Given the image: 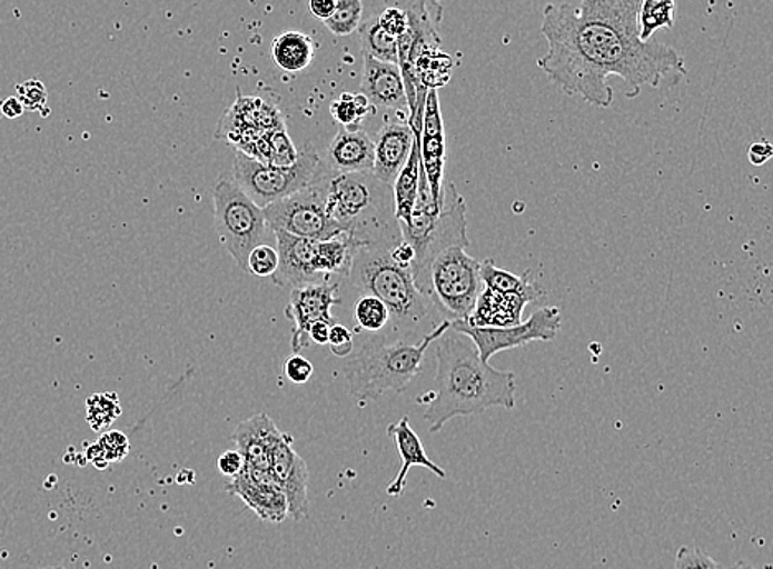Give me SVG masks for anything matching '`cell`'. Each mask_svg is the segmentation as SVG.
<instances>
[{
    "mask_svg": "<svg viewBox=\"0 0 773 569\" xmlns=\"http://www.w3.org/2000/svg\"><path fill=\"white\" fill-rule=\"evenodd\" d=\"M375 159L373 139L365 130H345L341 127L335 139L328 146L324 162L337 173H357V171H371Z\"/></svg>",
    "mask_w": 773,
    "mask_h": 569,
    "instance_id": "cell-21",
    "label": "cell"
},
{
    "mask_svg": "<svg viewBox=\"0 0 773 569\" xmlns=\"http://www.w3.org/2000/svg\"><path fill=\"white\" fill-rule=\"evenodd\" d=\"M272 232L279 253V266L271 277L274 284L293 290L327 283L317 262V241L296 238L283 231Z\"/></svg>",
    "mask_w": 773,
    "mask_h": 569,
    "instance_id": "cell-14",
    "label": "cell"
},
{
    "mask_svg": "<svg viewBox=\"0 0 773 569\" xmlns=\"http://www.w3.org/2000/svg\"><path fill=\"white\" fill-rule=\"evenodd\" d=\"M453 321H440L419 341L386 339L385 336H366L357 351L351 352L345 366V379L351 396L358 402L381 399L385 393L405 392L406 387L420 372L427 349L443 338Z\"/></svg>",
    "mask_w": 773,
    "mask_h": 569,
    "instance_id": "cell-4",
    "label": "cell"
},
{
    "mask_svg": "<svg viewBox=\"0 0 773 569\" xmlns=\"http://www.w3.org/2000/svg\"><path fill=\"white\" fill-rule=\"evenodd\" d=\"M420 167L429 187L430 198L437 209L443 211L446 203L444 193V170H446V132L440 114L437 89H429L424 106L423 130H420Z\"/></svg>",
    "mask_w": 773,
    "mask_h": 569,
    "instance_id": "cell-13",
    "label": "cell"
},
{
    "mask_svg": "<svg viewBox=\"0 0 773 569\" xmlns=\"http://www.w3.org/2000/svg\"><path fill=\"white\" fill-rule=\"evenodd\" d=\"M393 247L365 246L355 253L347 282L361 293L375 295L385 301L392 323L385 338L409 339L420 332L433 318H443L426 295L420 293L413 272L392 259Z\"/></svg>",
    "mask_w": 773,
    "mask_h": 569,
    "instance_id": "cell-3",
    "label": "cell"
},
{
    "mask_svg": "<svg viewBox=\"0 0 773 569\" xmlns=\"http://www.w3.org/2000/svg\"><path fill=\"white\" fill-rule=\"evenodd\" d=\"M338 288L340 284L324 283L290 290L289 305L284 315L294 325L293 339H290L294 355H300L304 349L309 348V328L316 321L337 323L330 310L335 305L341 303V298L337 293Z\"/></svg>",
    "mask_w": 773,
    "mask_h": 569,
    "instance_id": "cell-11",
    "label": "cell"
},
{
    "mask_svg": "<svg viewBox=\"0 0 773 569\" xmlns=\"http://www.w3.org/2000/svg\"><path fill=\"white\" fill-rule=\"evenodd\" d=\"M354 320L366 336H385L392 323V315L385 301L375 295L364 293L355 303Z\"/></svg>",
    "mask_w": 773,
    "mask_h": 569,
    "instance_id": "cell-27",
    "label": "cell"
},
{
    "mask_svg": "<svg viewBox=\"0 0 773 569\" xmlns=\"http://www.w3.org/2000/svg\"><path fill=\"white\" fill-rule=\"evenodd\" d=\"M269 475L274 485L286 496L290 519L303 522L309 513V469L303 456L294 449L290 435H280V440L274 447Z\"/></svg>",
    "mask_w": 773,
    "mask_h": 569,
    "instance_id": "cell-12",
    "label": "cell"
},
{
    "mask_svg": "<svg viewBox=\"0 0 773 569\" xmlns=\"http://www.w3.org/2000/svg\"><path fill=\"white\" fill-rule=\"evenodd\" d=\"M283 431L266 413L252 415L248 420L241 421L232 433L238 451L245 459L246 468L269 472L271 452L280 440Z\"/></svg>",
    "mask_w": 773,
    "mask_h": 569,
    "instance_id": "cell-18",
    "label": "cell"
},
{
    "mask_svg": "<svg viewBox=\"0 0 773 569\" xmlns=\"http://www.w3.org/2000/svg\"><path fill=\"white\" fill-rule=\"evenodd\" d=\"M121 415L116 393H95L87 400V421L92 431H105Z\"/></svg>",
    "mask_w": 773,
    "mask_h": 569,
    "instance_id": "cell-32",
    "label": "cell"
},
{
    "mask_svg": "<svg viewBox=\"0 0 773 569\" xmlns=\"http://www.w3.org/2000/svg\"><path fill=\"white\" fill-rule=\"evenodd\" d=\"M279 266V253L271 244L255 247L248 257V273L256 277H272Z\"/></svg>",
    "mask_w": 773,
    "mask_h": 569,
    "instance_id": "cell-33",
    "label": "cell"
},
{
    "mask_svg": "<svg viewBox=\"0 0 773 569\" xmlns=\"http://www.w3.org/2000/svg\"><path fill=\"white\" fill-rule=\"evenodd\" d=\"M327 345L330 346L331 355L345 359L354 352L355 336L347 326L334 325L328 332Z\"/></svg>",
    "mask_w": 773,
    "mask_h": 569,
    "instance_id": "cell-37",
    "label": "cell"
},
{
    "mask_svg": "<svg viewBox=\"0 0 773 569\" xmlns=\"http://www.w3.org/2000/svg\"><path fill=\"white\" fill-rule=\"evenodd\" d=\"M317 43L303 32H284L272 40L271 54L277 68L286 73H299L313 64Z\"/></svg>",
    "mask_w": 773,
    "mask_h": 569,
    "instance_id": "cell-22",
    "label": "cell"
},
{
    "mask_svg": "<svg viewBox=\"0 0 773 569\" xmlns=\"http://www.w3.org/2000/svg\"><path fill=\"white\" fill-rule=\"evenodd\" d=\"M529 301H535V298L528 295L497 293L484 287L474 311L464 323L472 328H506L522 323V311Z\"/></svg>",
    "mask_w": 773,
    "mask_h": 569,
    "instance_id": "cell-20",
    "label": "cell"
},
{
    "mask_svg": "<svg viewBox=\"0 0 773 569\" xmlns=\"http://www.w3.org/2000/svg\"><path fill=\"white\" fill-rule=\"evenodd\" d=\"M675 569H724L710 555L697 547H682L676 553Z\"/></svg>",
    "mask_w": 773,
    "mask_h": 569,
    "instance_id": "cell-35",
    "label": "cell"
},
{
    "mask_svg": "<svg viewBox=\"0 0 773 569\" xmlns=\"http://www.w3.org/2000/svg\"><path fill=\"white\" fill-rule=\"evenodd\" d=\"M420 174V136H414L413 149H410L408 162L399 171L393 183V197H395V216L399 226L409 224L414 204L419 191Z\"/></svg>",
    "mask_w": 773,
    "mask_h": 569,
    "instance_id": "cell-23",
    "label": "cell"
},
{
    "mask_svg": "<svg viewBox=\"0 0 773 569\" xmlns=\"http://www.w3.org/2000/svg\"><path fill=\"white\" fill-rule=\"evenodd\" d=\"M17 98L22 102L26 111H42L48 98L46 84L39 80H29L22 84H17Z\"/></svg>",
    "mask_w": 773,
    "mask_h": 569,
    "instance_id": "cell-34",
    "label": "cell"
},
{
    "mask_svg": "<svg viewBox=\"0 0 773 569\" xmlns=\"http://www.w3.org/2000/svg\"><path fill=\"white\" fill-rule=\"evenodd\" d=\"M337 325V323H335ZM334 325L327 323V321H316L313 326L309 328V339L310 342H314V345H327L328 341V332H330V328Z\"/></svg>",
    "mask_w": 773,
    "mask_h": 569,
    "instance_id": "cell-43",
    "label": "cell"
},
{
    "mask_svg": "<svg viewBox=\"0 0 773 569\" xmlns=\"http://www.w3.org/2000/svg\"><path fill=\"white\" fill-rule=\"evenodd\" d=\"M327 212L361 247H395L403 241L393 187L371 171L334 174L328 181Z\"/></svg>",
    "mask_w": 773,
    "mask_h": 569,
    "instance_id": "cell-5",
    "label": "cell"
},
{
    "mask_svg": "<svg viewBox=\"0 0 773 569\" xmlns=\"http://www.w3.org/2000/svg\"><path fill=\"white\" fill-rule=\"evenodd\" d=\"M642 0H581L579 6L549 3L542 32L547 53L538 67L567 96L597 108H611L608 77L624 80L625 96L637 98L643 86L675 88L686 74L678 51L658 40L642 41Z\"/></svg>",
    "mask_w": 773,
    "mask_h": 569,
    "instance_id": "cell-1",
    "label": "cell"
},
{
    "mask_svg": "<svg viewBox=\"0 0 773 569\" xmlns=\"http://www.w3.org/2000/svg\"><path fill=\"white\" fill-rule=\"evenodd\" d=\"M375 106L361 92H344L330 104V114L345 130H360L369 114H375Z\"/></svg>",
    "mask_w": 773,
    "mask_h": 569,
    "instance_id": "cell-29",
    "label": "cell"
},
{
    "mask_svg": "<svg viewBox=\"0 0 773 569\" xmlns=\"http://www.w3.org/2000/svg\"><path fill=\"white\" fill-rule=\"evenodd\" d=\"M773 156V147L771 142H767V140H761V142H755L754 146H751V149H749V162L752 164H764L765 162H769V160L772 159Z\"/></svg>",
    "mask_w": 773,
    "mask_h": 569,
    "instance_id": "cell-40",
    "label": "cell"
},
{
    "mask_svg": "<svg viewBox=\"0 0 773 569\" xmlns=\"http://www.w3.org/2000/svg\"><path fill=\"white\" fill-rule=\"evenodd\" d=\"M358 33H360V47L364 57L398 64V40L381 29L376 17H369L368 20L361 22L358 27Z\"/></svg>",
    "mask_w": 773,
    "mask_h": 569,
    "instance_id": "cell-25",
    "label": "cell"
},
{
    "mask_svg": "<svg viewBox=\"0 0 773 569\" xmlns=\"http://www.w3.org/2000/svg\"><path fill=\"white\" fill-rule=\"evenodd\" d=\"M465 246L437 250L423 266L413 270L420 293L429 298L443 320L467 321L484 290L480 260L465 252Z\"/></svg>",
    "mask_w": 773,
    "mask_h": 569,
    "instance_id": "cell-6",
    "label": "cell"
},
{
    "mask_svg": "<svg viewBox=\"0 0 773 569\" xmlns=\"http://www.w3.org/2000/svg\"><path fill=\"white\" fill-rule=\"evenodd\" d=\"M379 26L389 36L395 37L396 40L406 32L408 29V16H406L405 10L402 7L396 6V3H389L383 9L381 13L376 16Z\"/></svg>",
    "mask_w": 773,
    "mask_h": 569,
    "instance_id": "cell-36",
    "label": "cell"
},
{
    "mask_svg": "<svg viewBox=\"0 0 773 569\" xmlns=\"http://www.w3.org/2000/svg\"><path fill=\"white\" fill-rule=\"evenodd\" d=\"M40 569H65V568H61V567H50V568H40Z\"/></svg>",
    "mask_w": 773,
    "mask_h": 569,
    "instance_id": "cell-45",
    "label": "cell"
},
{
    "mask_svg": "<svg viewBox=\"0 0 773 569\" xmlns=\"http://www.w3.org/2000/svg\"><path fill=\"white\" fill-rule=\"evenodd\" d=\"M297 157H299V150L294 147L287 133L286 123L259 137L251 152V159L261 163L276 164V167H289L296 163Z\"/></svg>",
    "mask_w": 773,
    "mask_h": 569,
    "instance_id": "cell-24",
    "label": "cell"
},
{
    "mask_svg": "<svg viewBox=\"0 0 773 569\" xmlns=\"http://www.w3.org/2000/svg\"><path fill=\"white\" fill-rule=\"evenodd\" d=\"M360 92L375 108L405 111L409 116L405 81L396 63H385V61L365 57Z\"/></svg>",
    "mask_w": 773,
    "mask_h": 569,
    "instance_id": "cell-16",
    "label": "cell"
},
{
    "mask_svg": "<svg viewBox=\"0 0 773 569\" xmlns=\"http://www.w3.org/2000/svg\"><path fill=\"white\" fill-rule=\"evenodd\" d=\"M480 279L485 288H490L497 293L528 295V297L538 300V287L528 282V277L515 276L508 270L498 269L492 259L480 262Z\"/></svg>",
    "mask_w": 773,
    "mask_h": 569,
    "instance_id": "cell-26",
    "label": "cell"
},
{
    "mask_svg": "<svg viewBox=\"0 0 773 569\" xmlns=\"http://www.w3.org/2000/svg\"><path fill=\"white\" fill-rule=\"evenodd\" d=\"M284 373L294 383H307L313 377L314 366L309 359L300 355H293L284 365Z\"/></svg>",
    "mask_w": 773,
    "mask_h": 569,
    "instance_id": "cell-38",
    "label": "cell"
},
{
    "mask_svg": "<svg viewBox=\"0 0 773 569\" xmlns=\"http://www.w3.org/2000/svg\"><path fill=\"white\" fill-rule=\"evenodd\" d=\"M675 7V0H642L638 9L640 39L648 41L660 29H673Z\"/></svg>",
    "mask_w": 773,
    "mask_h": 569,
    "instance_id": "cell-28",
    "label": "cell"
},
{
    "mask_svg": "<svg viewBox=\"0 0 773 569\" xmlns=\"http://www.w3.org/2000/svg\"><path fill=\"white\" fill-rule=\"evenodd\" d=\"M309 10L316 19L325 22L335 12V0H309Z\"/></svg>",
    "mask_w": 773,
    "mask_h": 569,
    "instance_id": "cell-42",
    "label": "cell"
},
{
    "mask_svg": "<svg viewBox=\"0 0 773 569\" xmlns=\"http://www.w3.org/2000/svg\"><path fill=\"white\" fill-rule=\"evenodd\" d=\"M563 317L559 308L545 307L523 323L506 328H472L464 321H455L453 329L465 332L477 346L482 361L490 362L495 355L508 349L523 348L535 341H553L559 332Z\"/></svg>",
    "mask_w": 773,
    "mask_h": 569,
    "instance_id": "cell-10",
    "label": "cell"
},
{
    "mask_svg": "<svg viewBox=\"0 0 773 569\" xmlns=\"http://www.w3.org/2000/svg\"><path fill=\"white\" fill-rule=\"evenodd\" d=\"M331 177L321 178L310 187L262 208L269 228L310 241H327L344 234L340 226L327 212L328 181Z\"/></svg>",
    "mask_w": 773,
    "mask_h": 569,
    "instance_id": "cell-9",
    "label": "cell"
},
{
    "mask_svg": "<svg viewBox=\"0 0 773 569\" xmlns=\"http://www.w3.org/2000/svg\"><path fill=\"white\" fill-rule=\"evenodd\" d=\"M214 204L218 239L241 272L248 273L251 250L268 244L269 236H274L265 211L246 197L229 173L221 174L215 184Z\"/></svg>",
    "mask_w": 773,
    "mask_h": 569,
    "instance_id": "cell-8",
    "label": "cell"
},
{
    "mask_svg": "<svg viewBox=\"0 0 773 569\" xmlns=\"http://www.w3.org/2000/svg\"><path fill=\"white\" fill-rule=\"evenodd\" d=\"M437 341L434 390L417 399L427 403L424 420L430 433L443 430L455 417H472L497 407L515 408L512 370H498L482 361L477 346L465 332L450 328Z\"/></svg>",
    "mask_w": 773,
    "mask_h": 569,
    "instance_id": "cell-2",
    "label": "cell"
},
{
    "mask_svg": "<svg viewBox=\"0 0 773 569\" xmlns=\"http://www.w3.org/2000/svg\"><path fill=\"white\" fill-rule=\"evenodd\" d=\"M129 440L121 431H106L87 451V458L98 469H105L111 462H119L128 456Z\"/></svg>",
    "mask_w": 773,
    "mask_h": 569,
    "instance_id": "cell-30",
    "label": "cell"
},
{
    "mask_svg": "<svg viewBox=\"0 0 773 569\" xmlns=\"http://www.w3.org/2000/svg\"><path fill=\"white\" fill-rule=\"evenodd\" d=\"M364 17V0H335V12L325 20L334 36L348 37L357 32Z\"/></svg>",
    "mask_w": 773,
    "mask_h": 569,
    "instance_id": "cell-31",
    "label": "cell"
},
{
    "mask_svg": "<svg viewBox=\"0 0 773 569\" xmlns=\"http://www.w3.org/2000/svg\"><path fill=\"white\" fill-rule=\"evenodd\" d=\"M227 485V492L239 497L262 522L283 523L289 517L286 496L274 485L269 472L242 468Z\"/></svg>",
    "mask_w": 773,
    "mask_h": 569,
    "instance_id": "cell-15",
    "label": "cell"
},
{
    "mask_svg": "<svg viewBox=\"0 0 773 569\" xmlns=\"http://www.w3.org/2000/svg\"><path fill=\"white\" fill-rule=\"evenodd\" d=\"M229 174L252 203L266 208L335 173L317 150L310 143H306L303 150H299L296 163L289 167L261 163L236 150Z\"/></svg>",
    "mask_w": 773,
    "mask_h": 569,
    "instance_id": "cell-7",
    "label": "cell"
},
{
    "mask_svg": "<svg viewBox=\"0 0 773 569\" xmlns=\"http://www.w3.org/2000/svg\"><path fill=\"white\" fill-rule=\"evenodd\" d=\"M414 133L408 122H388L373 140L375 159L371 173L385 183H395L402 168L408 162Z\"/></svg>",
    "mask_w": 773,
    "mask_h": 569,
    "instance_id": "cell-17",
    "label": "cell"
},
{
    "mask_svg": "<svg viewBox=\"0 0 773 569\" xmlns=\"http://www.w3.org/2000/svg\"><path fill=\"white\" fill-rule=\"evenodd\" d=\"M242 468H245V459H242V455L238 449L225 451L218 458V469H220L221 475L228 476V478L238 476Z\"/></svg>",
    "mask_w": 773,
    "mask_h": 569,
    "instance_id": "cell-39",
    "label": "cell"
},
{
    "mask_svg": "<svg viewBox=\"0 0 773 569\" xmlns=\"http://www.w3.org/2000/svg\"><path fill=\"white\" fill-rule=\"evenodd\" d=\"M26 109H23L22 102L19 101L17 96H10V98L3 99L2 104H0V114L7 119H17L23 116Z\"/></svg>",
    "mask_w": 773,
    "mask_h": 569,
    "instance_id": "cell-41",
    "label": "cell"
},
{
    "mask_svg": "<svg viewBox=\"0 0 773 569\" xmlns=\"http://www.w3.org/2000/svg\"><path fill=\"white\" fill-rule=\"evenodd\" d=\"M388 435L395 438L396 448H398L399 458H402L403 462L398 476L393 479L392 485L386 489L388 496H402L403 490L406 488V478H408L409 469L414 468V466L426 468L427 471L433 472L437 478L446 479V471L427 456L426 449L423 447V441H420L416 431L410 427L408 417H403L402 420L396 421V423L389 425Z\"/></svg>",
    "mask_w": 773,
    "mask_h": 569,
    "instance_id": "cell-19",
    "label": "cell"
},
{
    "mask_svg": "<svg viewBox=\"0 0 773 569\" xmlns=\"http://www.w3.org/2000/svg\"><path fill=\"white\" fill-rule=\"evenodd\" d=\"M732 569H755V568L752 567V565L745 563V561H741V563L735 565V567Z\"/></svg>",
    "mask_w": 773,
    "mask_h": 569,
    "instance_id": "cell-44",
    "label": "cell"
}]
</instances>
